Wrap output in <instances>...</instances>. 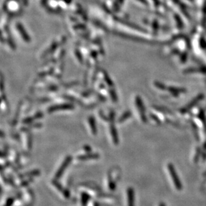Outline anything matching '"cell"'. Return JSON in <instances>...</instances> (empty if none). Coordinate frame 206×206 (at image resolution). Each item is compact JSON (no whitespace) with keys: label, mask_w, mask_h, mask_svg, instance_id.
Masks as SVG:
<instances>
[{"label":"cell","mask_w":206,"mask_h":206,"mask_svg":"<svg viewBox=\"0 0 206 206\" xmlns=\"http://www.w3.org/2000/svg\"><path fill=\"white\" fill-rule=\"evenodd\" d=\"M168 171L169 172L170 175L171 176L172 180H173V184L175 185V187L178 190H182V185L181 183L180 180L179 179L178 175L177 173L175 171L173 166L172 164H169L168 165Z\"/></svg>","instance_id":"cell-1"},{"label":"cell","mask_w":206,"mask_h":206,"mask_svg":"<svg viewBox=\"0 0 206 206\" xmlns=\"http://www.w3.org/2000/svg\"><path fill=\"white\" fill-rule=\"evenodd\" d=\"M71 161H72V157H71L70 155H69V156L68 155V156H67L66 157V159H64V161H63L62 165H60V168L57 170L56 173L55 174V178L56 179H60L61 177V176L62 175V174L64 173V172L66 171L67 167H68V165L71 163Z\"/></svg>","instance_id":"cell-2"},{"label":"cell","mask_w":206,"mask_h":206,"mask_svg":"<svg viewBox=\"0 0 206 206\" xmlns=\"http://www.w3.org/2000/svg\"><path fill=\"white\" fill-rule=\"evenodd\" d=\"M127 206H135V192L132 188H128L127 190Z\"/></svg>","instance_id":"cell-3"},{"label":"cell","mask_w":206,"mask_h":206,"mask_svg":"<svg viewBox=\"0 0 206 206\" xmlns=\"http://www.w3.org/2000/svg\"><path fill=\"white\" fill-rule=\"evenodd\" d=\"M100 158V155L98 153H87L86 154L82 155H79L77 157V159L79 160L84 161V160H89V159H97Z\"/></svg>","instance_id":"cell-4"},{"label":"cell","mask_w":206,"mask_h":206,"mask_svg":"<svg viewBox=\"0 0 206 206\" xmlns=\"http://www.w3.org/2000/svg\"><path fill=\"white\" fill-rule=\"evenodd\" d=\"M40 174V171L38 169H34L33 171L27 172V173H25L24 174H22V175H20L18 176L19 178H24V177H34L39 175Z\"/></svg>","instance_id":"cell-5"},{"label":"cell","mask_w":206,"mask_h":206,"mask_svg":"<svg viewBox=\"0 0 206 206\" xmlns=\"http://www.w3.org/2000/svg\"><path fill=\"white\" fill-rule=\"evenodd\" d=\"M110 132H111V137H112L113 143L115 145H117L119 143V138H118V135H117V132L114 126H111Z\"/></svg>","instance_id":"cell-6"},{"label":"cell","mask_w":206,"mask_h":206,"mask_svg":"<svg viewBox=\"0 0 206 206\" xmlns=\"http://www.w3.org/2000/svg\"><path fill=\"white\" fill-rule=\"evenodd\" d=\"M88 122H89V125L90 129H91V133L93 134L94 135H96V134H97V128L94 118L92 117H89V120H88Z\"/></svg>","instance_id":"cell-7"},{"label":"cell","mask_w":206,"mask_h":206,"mask_svg":"<svg viewBox=\"0 0 206 206\" xmlns=\"http://www.w3.org/2000/svg\"><path fill=\"white\" fill-rule=\"evenodd\" d=\"M90 195L89 193H82V194H81V205H82V206H86L87 205V204L88 203V202H89V199H90Z\"/></svg>","instance_id":"cell-8"},{"label":"cell","mask_w":206,"mask_h":206,"mask_svg":"<svg viewBox=\"0 0 206 206\" xmlns=\"http://www.w3.org/2000/svg\"><path fill=\"white\" fill-rule=\"evenodd\" d=\"M18 30H19V31H20V34L22 35L23 39H24L25 41L29 42V40H30V38H29V35H28V33H26V31H25L24 29L23 28L22 26H18Z\"/></svg>","instance_id":"cell-9"},{"label":"cell","mask_w":206,"mask_h":206,"mask_svg":"<svg viewBox=\"0 0 206 206\" xmlns=\"http://www.w3.org/2000/svg\"><path fill=\"white\" fill-rule=\"evenodd\" d=\"M71 106H70L69 104H67V105H58V106H55L52 107V108H49V112H52L54 111H57L59 110V109H63V110H66V109H70L71 108Z\"/></svg>","instance_id":"cell-10"},{"label":"cell","mask_w":206,"mask_h":206,"mask_svg":"<svg viewBox=\"0 0 206 206\" xmlns=\"http://www.w3.org/2000/svg\"><path fill=\"white\" fill-rule=\"evenodd\" d=\"M15 200H16V199H15L14 197H9V198H8L7 200H6L3 206H12L14 203Z\"/></svg>","instance_id":"cell-11"},{"label":"cell","mask_w":206,"mask_h":206,"mask_svg":"<svg viewBox=\"0 0 206 206\" xmlns=\"http://www.w3.org/2000/svg\"><path fill=\"white\" fill-rule=\"evenodd\" d=\"M159 206H165V205L164 203H161L160 205H159Z\"/></svg>","instance_id":"cell-12"}]
</instances>
